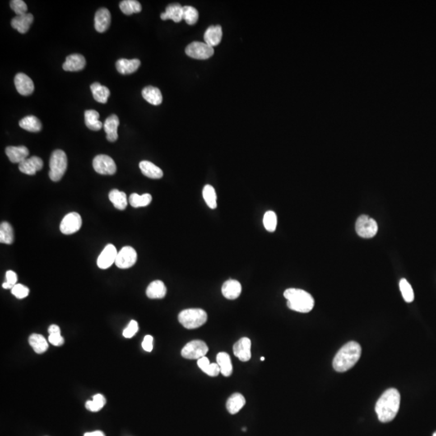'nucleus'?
<instances>
[{"label": "nucleus", "mask_w": 436, "mask_h": 436, "mask_svg": "<svg viewBox=\"0 0 436 436\" xmlns=\"http://www.w3.org/2000/svg\"><path fill=\"white\" fill-rule=\"evenodd\" d=\"M401 404V395L396 389H389L381 395L376 404V413L381 423H389L395 419Z\"/></svg>", "instance_id": "obj_1"}, {"label": "nucleus", "mask_w": 436, "mask_h": 436, "mask_svg": "<svg viewBox=\"0 0 436 436\" xmlns=\"http://www.w3.org/2000/svg\"><path fill=\"white\" fill-rule=\"evenodd\" d=\"M362 348L356 342H349L340 348L333 360L336 372H345L353 368L361 356Z\"/></svg>", "instance_id": "obj_2"}, {"label": "nucleus", "mask_w": 436, "mask_h": 436, "mask_svg": "<svg viewBox=\"0 0 436 436\" xmlns=\"http://www.w3.org/2000/svg\"><path fill=\"white\" fill-rule=\"evenodd\" d=\"M284 296L288 301L287 305L292 310L306 313L310 312L314 306L313 297L302 289H287L284 292Z\"/></svg>", "instance_id": "obj_3"}, {"label": "nucleus", "mask_w": 436, "mask_h": 436, "mask_svg": "<svg viewBox=\"0 0 436 436\" xmlns=\"http://www.w3.org/2000/svg\"><path fill=\"white\" fill-rule=\"evenodd\" d=\"M178 322L188 330L199 328L207 322L208 315L201 308H187L178 314Z\"/></svg>", "instance_id": "obj_4"}, {"label": "nucleus", "mask_w": 436, "mask_h": 436, "mask_svg": "<svg viewBox=\"0 0 436 436\" xmlns=\"http://www.w3.org/2000/svg\"><path fill=\"white\" fill-rule=\"evenodd\" d=\"M67 168V157L63 150L53 151L49 161V178L53 182H57L64 175Z\"/></svg>", "instance_id": "obj_5"}, {"label": "nucleus", "mask_w": 436, "mask_h": 436, "mask_svg": "<svg viewBox=\"0 0 436 436\" xmlns=\"http://www.w3.org/2000/svg\"><path fill=\"white\" fill-rule=\"evenodd\" d=\"M355 230L357 234L361 238H372L377 234L378 225L374 219L362 215L357 219Z\"/></svg>", "instance_id": "obj_6"}, {"label": "nucleus", "mask_w": 436, "mask_h": 436, "mask_svg": "<svg viewBox=\"0 0 436 436\" xmlns=\"http://www.w3.org/2000/svg\"><path fill=\"white\" fill-rule=\"evenodd\" d=\"M208 351H209V348L205 342L201 340H193L187 343L185 346L183 347L181 350V355L185 359L198 360L202 357H205Z\"/></svg>", "instance_id": "obj_7"}, {"label": "nucleus", "mask_w": 436, "mask_h": 436, "mask_svg": "<svg viewBox=\"0 0 436 436\" xmlns=\"http://www.w3.org/2000/svg\"><path fill=\"white\" fill-rule=\"evenodd\" d=\"M186 53L190 57L195 59L205 60L214 55V47L210 46L205 42H194L187 45Z\"/></svg>", "instance_id": "obj_8"}, {"label": "nucleus", "mask_w": 436, "mask_h": 436, "mask_svg": "<svg viewBox=\"0 0 436 436\" xmlns=\"http://www.w3.org/2000/svg\"><path fill=\"white\" fill-rule=\"evenodd\" d=\"M93 168L100 174L112 175L117 172L114 160L106 154H99L93 159Z\"/></svg>", "instance_id": "obj_9"}, {"label": "nucleus", "mask_w": 436, "mask_h": 436, "mask_svg": "<svg viewBox=\"0 0 436 436\" xmlns=\"http://www.w3.org/2000/svg\"><path fill=\"white\" fill-rule=\"evenodd\" d=\"M81 216L78 213H70L63 218L60 224V230L66 235L75 234L79 231L82 227Z\"/></svg>", "instance_id": "obj_10"}, {"label": "nucleus", "mask_w": 436, "mask_h": 436, "mask_svg": "<svg viewBox=\"0 0 436 436\" xmlns=\"http://www.w3.org/2000/svg\"><path fill=\"white\" fill-rule=\"evenodd\" d=\"M137 252L132 247H125L118 252L115 264L121 269L130 268L137 262Z\"/></svg>", "instance_id": "obj_11"}, {"label": "nucleus", "mask_w": 436, "mask_h": 436, "mask_svg": "<svg viewBox=\"0 0 436 436\" xmlns=\"http://www.w3.org/2000/svg\"><path fill=\"white\" fill-rule=\"evenodd\" d=\"M117 248L113 244H108L99 255L97 260V265L100 269H107L110 267L117 260Z\"/></svg>", "instance_id": "obj_12"}, {"label": "nucleus", "mask_w": 436, "mask_h": 436, "mask_svg": "<svg viewBox=\"0 0 436 436\" xmlns=\"http://www.w3.org/2000/svg\"><path fill=\"white\" fill-rule=\"evenodd\" d=\"M251 341L248 338L244 337L239 339L234 345L233 350L236 357L241 361H249L251 358Z\"/></svg>", "instance_id": "obj_13"}, {"label": "nucleus", "mask_w": 436, "mask_h": 436, "mask_svg": "<svg viewBox=\"0 0 436 436\" xmlns=\"http://www.w3.org/2000/svg\"><path fill=\"white\" fill-rule=\"evenodd\" d=\"M15 86L20 95H30L34 91L33 80L24 73H19L15 76Z\"/></svg>", "instance_id": "obj_14"}, {"label": "nucleus", "mask_w": 436, "mask_h": 436, "mask_svg": "<svg viewBox=\"0 0 436 436\" xmlns=\"http://www.w3.org/2000/svg\"><path fill=\"white\" fill-rule=\"evenodd\" d=\"M44 163L39 157L33 156L28 158L19 164V170L24 174L33 175L43 168Z\"/></svg>", "instance_id": "obj_15"}, {"label": "nucleus", "mask_w": 436, "mask_h": 436, "mask_svg": "<svg viewBox=\"0 0 436 436\" xmlns=\"http://www.w3.org/2000/svg\"><path fill=\"white\" fill-rule=\"evenodd\" d=\"M5 152L11 163H19V164L28 159L29 154V149L24 145L8 146L6 148Z\"/></svg>", "instance_id": "obj_16"}, {"label": "nucleus", "mask_w": 436, "mask_h": 436, "mask_svg": "<svg viewBox=\"0 0 436 436\" xmlns=\"http://www.w3.org/2000/svg\"><path fill=\"white\" fill-rule=\"evenodd\" d=\"M86 66V59L81 54H71L66 57V62L62 66L66 71H80Z\"/></svg>", "instance_id": "obj_17"}, {"label": "nucleus", "mask_w": 436, "mask_h": 436, "mask_svg": "<svg viewBox=\"0 0 436 436\" xmlns=\"http://www.w3.org/2000/svg\"><path fill=\"white\" fill-rule=\"evenodd\" d=\"M120 125V120L117 115H111L105 120L104 128L107 134V139L111 142H114L118 138L117 129Z\"/></svg>", "instance_id": "obj_18"}, {"label": "nucleus", "mask_w": 436, "mask_h": 436, "mask_svg": "<svg viewBox=\"0 0 436 436\" xmlns=\"http://www.w3.org/2000/svg\"><path fill=\"white\" fill-rule=\"evenodd\" d=\"M111 14L107 8H100L95 16V28L97 32L104 33L110 26Z\"/></svg>", "instance_id": "obj_19"}, {"label": "nucleus", "mask_w": 436, "mask_h": 436, "mask_svg": "<svg viewBox=\"0 0 436 436\" xmlns=\"http://www.w3.org/2000/svg\"><path fill=\"white\" fill-rule=\"evenodd\" d=\"M221 293L226 299H237L242 293V285L238 280H227L223 284Z\"/></svg>", "instance_id": "obj_20"}, {"label": "nucleus", "mask_w": 436, "mask_h": 436, "mask_svg": "<svg viewBox=\"0 0 436 436\" xmlns=\"http://www.w3.org/2000/svg\"><path fill=\"white\" fill-rule=\"evenodd\" d=\"M33 22V14L26 13L21 16H16L11 20V27L20 33H26Z\"/></svg>", "instance_id": "obj_21"}, {"label": "nucleus", "mask_w": 436, "mask_h": 436, "mask_svg": "<svg viewBox=\"0 0 436 436\" xmlns=\"http://www.w3.org/2000/svg\"><path fill=\"white\" fill-rule=\"evenodd\" d=\"M141 66V62L138 59L129 60L122 58L116 63L117 70L121 75H130L138 70Z\"/></svg>", "instance_id": "obj_22"}, {"label": "nucleus", "mask_w": 436, "mask_h": 436, "mask_svg": "<svg viewBox=\"0 0 436 436\" xmlns=\"http://www.w3.org/2000/svg\"><path fill=\"white\" fill-rule=\"evenodd\" d=\"M221 38H222V29L220 25L210 26L204 35L205 43L212 47L216 46L220 44Z\"/></svg>", "instance_id": "obj_23"}, {"label": "nucleus", "mask_w": 436, "mask_h": 436, "mask_svg": "<svg viewBox=\"0 0 436 436\" xmlns=\"http://www.w3.org/2000/svg\"><path fill=\"white\" fill-rule=\"evenodd\" d=\"M163 20H172L175 23L180 22L183 20V7L178 3H172L168 5L165 12L161 14Z\"/></svg>", "instance_id": "obj_24"}, {"label": "nucleus", "mask_w": 436, "mask_h": 436, "mask_svg": "<svg viewBox=\"0 0 436 436\" xmlns=\"http://www.w3.org/2000/svg\"><path fill=\"white\" fill-rule=\"evenodd\" d=\"M167 294V288L161 280H154L149 284L146 295L150 299H162Z\"/></svg>", "instance_id": "obj_25"}, {"label": "nucleus", "mask_w": 436, "mask_h": 436, "mask_svg": "<svg viewBox=\"0 0 436 436\" xmlns=\"http://www.w3.org/2000/svg\"><path fill=\"white\" fill-rule=\"evenodd\" d=\"M139 168L141 169L142 174L148 178L157 179L163 177V171L151 162L145 161V160L141 161L139 163Z\"/></svg>", "instance_id": "obj_26"}, {"label": "nucleus", "mask_w": 436, "mask_h": 436, "mask_svg": "<svg viewBox=\"0 0 436 436\" xmlns=\"http://www.w3.org/2000/svg\"><path fill=\"white\" fill-rule=\"evenodd\" d=\"M141 95L148 103L153 105H159L163 102V95L159 88L155 87H146L142 90Z\"/></svg>", "instance_id": "obj_27"}, {"label": "nucleus", "mask_w": 436, "mask_h": 436, "mask_svg": "<svg viewBox=\"0 0 436 436\" xmlns=\"http://www.w3.org/2000/svg\"><path fill=\"white\" fill-rule=\"evenodd\" d=\"M245 404H246V400L243 395L236 392L229 396V399L227 400L226 409L229 414H235L242 410Z\"/></svg>", "instance_id": "obj_28"}, {"label": "nucleus", "mask_w": 436, "mask_h": 436, "mask_svg": "<svg viewBox=\"0 0 436 436\" xmlns=\"http://www.w3.org/2000/svg\"><path fill=\"white\" fill-rule=\"evenodd\" d=\"M217 362L220 367V373L224 377H228L231 376L233 372V365H232L231 359L228 353H218L217 355Z\"/></svg>", "instance_id": "obj_29"}, {"label": "nucleus", "mask_w": 436, "mask_h": 436, "mask_svg": "<svg viewBox=\"0 0 436 436\" xmlns=\"http://www.w3.org/2000/svg\"><path fill=\"white\" fill-rule=\"evenodd\" d=\"M108 197L117 210H125L127 208L128 200L125 192H121L119 190L113 189L109 192Z\"/></svg>", "instance_id": "obj_30"}, {"label": "nucleus", "mask_w": 436, "mask_h": 436, "mask_svg": "<svg viewBox=\"0 0 436 436\" xmlns=\"http://www.w3.org/2000/svg\"><path fill=\"white\" fill-rule=\"evenodd\" d=\"M19 125L23 130H27L29 132H40L42 129V122L35 116H28L24 117L23 119L20 120Z\"/></svg>", "instance_id": "obj_31"}, {"label": "nucleus", "mask_w": 436, "mask_h": 436, "mask_svg": "<svg viewBox=\"0 0 436 436\" xmlns=\"http://www.w3.org/2000/svg\"><path fill=\"white\" fill-rule=\"evenodd\" d=\"M90 90L92 92L94 99L99 103L105 104L108 102V97L110 95V90L107 87L102 86L99 83H94L90 85Z\"/></svg>", "instance_id": "obj_32"}, {"label": "nucleus", "mask_w": 436, "mask_h": 436, "mask_svg": "<svg viewBox=\"0 0 436 436\" xmlns=\"http://www.w3.org/2000/svg\"><path fill=\"white\" fill-rule=\"evenodd\" d=\"M29 342L34 351L38 354H42L48 350V342L42 335L33 334L29 337Z\"/></svg>", "instance_id": "obj_33"}, {"label": "nucleus", "mask_w": 436, "mask_h": 436, "mask_svg": "<svg viewBox=\"0 0 436 436\" xmlns=\"http://www.w3.org/2000/svg\"><path fill=\"white\" fill-rule=\"evenodd\" d=\"M85 124L87 127L93 131H99L104 127L101 121H99V114L95 110H87L84 114Z\"/></svg>", "instance_id": "obj_34"}, {"label": "nucleus", "mask_w": 436, "mask_h": 436, "mask_svg": "<svg viewBox=\"0 0 436 436\" xmlns=\"http://www.w3.org/2000/svg\"><path fill=\"white\" fill-rule=\"evenodd\" d=\"M129 201H130V205L132 207H145V206L150 205L152 201V196L149 193L143 194V195L132 193L130 195Z\"/></svg>", "instance_id": "obj_35"}, {"label": "nucleus", "mask_w": 436, "mask_h": 436, "mask_svg": "<svg viewBox=\"0 0 436 436\" xmlns=\"http://www.w3.org/2000/svg\"><path fill=\"white\" fill-rule=\"evenodd\" d=\"M120 9L125 15L130 16L141 11V5L136 0H124L120 3Z\"/></svg>", "instance_id": "obj_36"}, {"label": "nucleus", "mask_w": 436, "mask_h": 436, "mask_svg": "<svg viewBox=\"0 0 436 436\" xmlns=\"http://www.w3.org/2000/svg\"><path fill=\"white\" fill-rule=\"evenodd\" d=\"M13 228L8 222L1 223L0 225V242L5 244L11 245L13 243Z\"/></svg>", "instance_id": "obj_37"}, {"label": "nucleus", "mask_w": 436, "mask_h": 436, "mask_svg": "<svg viewBox=\"0 0 436 436\" xmlns=\"http://www.w3.org/2000/svg\"><path fill=\"white\" fill-rule=\"evenodd\" d=\"M203 197L205 202L207 204L208 206L212 209L215 210L217 208V195L215 189L214 187L211 185H205L203 189Z\"/></svg>", "instance_id": "obj_38"}, {"label": "nucleus", "mask_w": 436, "mask_h": 436, "mask_svg": "<svg viewBox=\"0 0 436 436\" xmlns=\"http://www.w3.org/2000/svg\"><path fill=\"white\" fill-rule=\"evenodd\" d=\"M106 404V398L100 393L93 396L92 400L86 402V408L91 412H98L103 409Z\"/></svg>", "instance_id": "obj_39"}, {"label": "nucleus", "mask_w": 436, "mask_h": 436, "mask_svg": "<svg viewBox=\"0 0 436 436\" xmlns=\"http://www.w3.org/2000/svg\"><path fill=\"white\" fill-rule=\"evenodd\" d=\"M399 288H400L401 294H402V297H403V299L405 300V302L410 303V302H414V290L412 289L411 285H410V283L408 282L407 280H405V279H401L400 280V282H399Z\"/></svg>", "instance_id": "obj_40"}, {"label": "nucleus", "mask_w": 436, "mask_h": 436, "mask_svg": "<svg viewBox=\"0 0 436 436\" xmlns=\"http://www.w3.org/2000/svg\"><path fill=\"white\" fill-rule=\"evenodd\" d=\"M199 12L195 7L192 6L183 7V20L189 25H193L198 21Z\"/></svg>", "instance_id": "obj_41"}, {"label": "nucleus", "mask_w": 436, "mask_h": 436, "mask_svg": "<svg viewBox=\"0 0 436 436\" xmlns=\"http://www.w3.org/2000/svg\"><path fill=\"white\" fill-rule=\"evenodd\" d=\"M263 225L267 231H275L277 226V216L273 211H267L264 214Z\"/></svg>", "instance_id": "obj_42"}, {"label": "nucleus", "mask_w": 436, "mask_h": 436, "mask_svg": "<svg viewBox=\"0 0 436 436\" xmlns=\"http://www.w3.org/2000/svg\"><path fill=\"white\" fill-rule=\"evenodd\" d=\"M10 7L13 10L16 16H21L27 13L28 7L22 0H12L10 2Z\"/></svg>", "instance_id": "obj_43"}, {"label": "nucleus", "mask_w": 436, "mask_h": 436, "mask_svg": "<svg viewBox=\"0 0 436 436\" xmlns=\"http://www.w3.org/2000/svg\"><path fill=\"white\" fill-rule=\"evenodd\" d=\"M11 293L18 299H23L29 296V289L21 284H16L11 289Z\"/></svg>", "instance_id": "obj_44"}, {"label": "nucleus", "mask_w": 436, "mask_h": 436, "mask_svg": "<svg viewBox=\"0 0 436 436\" xmlns=\"http://www.w3.org/2000/svg\"><path fill=\"white\" fill-rule=\"evenodd\" d=\"M138 331V324L134 320H132L123 331V336L127 339L133 337Z\"/></svg>", "instance_id": "obj_45"}, {"label": "nucleus", "mask_w": 436, "mask_h": 436, "mask_svg": "<svg viewBox=\"0 0 436 436\" xmlns=\"http://www.w3.org/2000/svg\"><path fill=\"white\" fill-rule=\"evenodd\" d=\"M48 342L53 346L60 347L64 344V339L61 335V333L53 334V335H49L48 336Z\"/></svg>", "instance_id": "obj_46"}, {"label": "nucleus", "mask_w": 436, "mask_h": 436, "mask_svg": "<svg viewBox=\"0 0 436 436\" xmlns=\"http://www.w3.org/2000/svg\"><path fill=\"white\" fill-rule=\"evenodd\" d=\"M153 341H154V338L151 335H145L142 344H141V346L145 351L150 352L153 350Z\"/></svg>", "instance_id": "obj_47"}, {"label": "nucleus", "mask_w": 436, "mask_h": 436, "mask_svg": "<svg viewBox=\"0 0 436 436\" xmlns=\"http://www.w3.org/2000/svg\"><path fill=\"white\" fill-rule=\"evenodd\" d=\"M220 372V367L218 365V363H210V365L209 366V368H207V370L205 371V373L208 375V376H210V377H218L219 373Z\"/></svg>", "instance_id": "obj_48"}, {"label": "nucleus", "mask_w": 436, "mask_h": 436, "mask_svg": "<svg viewBox=\"0 0 436 436\" xmlns=\"http://www.w3.org/2000/svg\"><path fill=\"white\" fill-rule=\"evenodd\" d=\"M18 277L16 272L13 271H7L6 272V282L11 284L12 286H15L17 284Z\"/></svg>", "instance_id": "obj_49"}, {"label": "nucleus", "mask_w": 436, "mask_h": 436, "mask_svg": "<svg viewBox=\"0 0 436 436\" xmlns=\"http://www.w3.org/2000/svg\"><path fill=\"white\" fill-rule=\"evenodd\" d=\"M197 364H198L199 368H201L203 372H205V371L207 370V368H209V366L210 365V359H208L206 356L202 357L197 360Z\"/></svg>", "instance_id": "obj_50"}, {"label": "nucleus", "mask_w": 436, "mask_h": 436, "mask_svg": "<svg viewBox=\"0 0 436 436\" xmlns=\"http://www.w3.org/2000/svg\"><path fill=\"white\" fill-rule=\"evenodd\" d=\"M48 331L49 335H53V334H60V333H61L59 326H57V325H51V326L48 327Z\"/></svg>", "instance_id": "obj_51"}, {"label": "nucleus", "mask_w": 436, "mask_h": 436, "mask_svg": "<svg viewBox=\"0 0 436 436\" xmlns=\"http://www.w3.org/2000/svg\"><path fill=\"white\" fill-rule=\"evenodd\" d=\"M84 436H105V435L101 431H95V432H87L84 434Z\"/></svg>", "instance_id": "obj_52"}, {"label": "nucleus", "mask_w": 436, "mask_h": 436, "mask_svg": "<svg viewBox=\"0 0 436 436\" xmlns=\"http://www.w3.org/2000/svg\"><path fill=\"white\" fill-rule=\"evenodd\" d=\"M264 359H265L264 357H261V360H262V361H263V360H264Z\"/></svg>", "instance_id": "obj_53"}, {"label": "nucleus", "mask_w": 436, "mask_h": 436, "mask_svg": "<svg viewBox=\"0 0 436 436\" xmlns=\"http://www.w3.org/2000/svg\"><path fill=\"white\" fill-rule=\"evenodd\" d=\"M433 436H436V432H435L434 435H433Z\"/></svg>", "instance_id": "obj_54"}]
</instances>
